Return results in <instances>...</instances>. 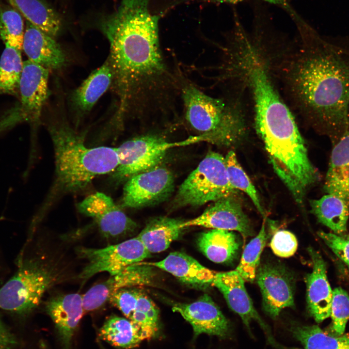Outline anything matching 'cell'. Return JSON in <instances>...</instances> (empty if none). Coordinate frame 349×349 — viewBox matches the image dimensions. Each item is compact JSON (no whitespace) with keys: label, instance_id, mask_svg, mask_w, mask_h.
Returning a JSON list of instances; mask_svg holds the SVG:
<instances>
[{"label":"cell","instance_id":"cell-1","mask_svg":"<svg viewBox=\"0 0 349 349\" xmlns=\"http://www.w3.org/2000/svg\"><path fill=\"white\" fill-rule=\"evenodd\" d=\"M160 17L145 4L127 1L100 20L110 43L107 61L121 116L130 111L145 114L175 110L182 76L172 69L161 50Z\"/></svg>","mask_w":349,"mask_h":349},{"label":"cell","instance_id":"cell-2","mask_svg":"<svg viewBox=\"0 0 349 349\" xmlns=\"http://www.w3.org/2000/svg\"><path fill=\"white\" fill-rule=\"evenodd\" d=\"M299 39L276 55L274 74L296 110L336 143L349 126V49L325 39L301 17Z\"/></svg>","mask_w":349,"mask_h":349},{"label":"cell","instance_id":"cell-3","mask_svg":"<svg viewBox=\"0 0 349 349\" xmlns=\"http://www.w3.org/2000/svg\"><path fill=\"white\" fill-rule=\"evenodd\" d=\"M55 154V176L45 206L63 194L85 189L96 177L112 173L118 165L116 148L87 147L82 135L69 125L50 126Z\"/></svg>","mask_w":349,"mask_h":349},{"label":"cell","instance_id":"cell-4","mask_svg":"<svg viewBox=\"0 0 349 349\" xmlns=\"http://www.w3.org/2000/svg\"><path fill=\"white\" fill-rule=\"evenodd\" d=\"M180 96L185 118L210 143L224 146L238 143L247 131L245 111L240 99L210 96L182 78Z\"/></svg>","mask_w":349,"mask_h":349},{"label":"cell","instance_id":"cell-5","mask_svg":"<svg viewBox=\"0 0 349 349\" xmlns=\"http://www.w3.org/2000/svg\"><path fill=\"white\" fill-rule=\"evenodd\" d=\"M57 279L55 270L39 260L23 262L0 288V308L19 314L31 312Z\"/></svg>","mask_w":349,"mask_h":349},{"label":"cell","instance_id":"cell-6","mask_svg":"<svg viewBox=\"0 0 349 349\" xmlns=\"http://www.w3.org/2000/svg\"><path fill=\"white\" fill-rule=\"evenodd\" d=\"M238 191L229 182L224 157L209 151L180 186L175 202L179 206H202Z\"/></svg>","mask_w":349,"mask_h":349},{"label":"cell","instance_id":"cell-7","mask_svg":"<svg viewBox=\"0 0 349 349\" xmlns=\"http://www.w3.org/2000/svg\"><path fill=\"white\" fill-rule=\"evenodd\" d=\"M203 141H206L203 134L175 142H168L152 135L129 140L116 148L119 163L113 172L112 177L119 181L127 179L133 175L159 166L170 149Z\"/></svg>","mask_w":349,"mask_h":349},{"label":"cell","instance_id":"cell-8","mask_svg":"<svg viewBox=\"0 0 349 349\" xmlns=\"http://www.w3.org/2000/svg\"><path fill=\"white\" fill-rule=\"evenodd\" d=\"M77 253L86 260V266L79 275L84 280L102 272H107L111 276L116 275L150 254L137 237L101 249L80 247Z\"/></svg>","mask_w":349,"mask_h":349},{"label":"cell","instance_id":"cell-9","mask_svg":"<svg viewBox=\"0 0 349 349\" xmlns=\"http://www.w3.org/2000/svg\"><path fill=\"white\" fill-rule=\"evenodd\" d=\"M174 183L172 172L159 166L133 175L124 185L122 206L136 208L162 202L173 193Z\"/></svg>","mask_w":349,"mask_h":349},{"label":"cell","instance_id":"cell-10","mask_svg":"<svg viewBox=\"0 0 349 349\" xmlns=\"http://www.w3.org/2000/svg\"><path fill=\"white\" fill-rule=\"evenodd\" d=\"M255 279L261 293L263 310L271 318L276 319L283 309L294 306L295 280L283 264L262 263Z\"/></svg>","mask_w":349,"mask_h":349},{"label":"cell","instance_id":"cell-11","mask_svg":"<svg viewBox=\"0 0 349 349\" xmlns=\"http://www.w3.org/2000/svg\"><path fill=\"white\" fill-rule=\"evenodd\" d=\"M237 193L219 199L199 216L184 221L185 228L201 226L209 229L236 231L243 237L253 236L254 233L251 222L244 213Z\"/></svg>","mask_w":349,"mask_h":349},{"label":"cell","instance_id":"cell-12","mask_svg":"<svg viewBox=\"0 0 349 349\" xmlns=\"http://www.w3.org/2000/svg\"><path fill=\"white\" fill-rule=\"evenodd\" d=\"M244 282L238 272L234 270L219 272L212 285L222 294L230 309L240 317L250 334L252 335L250 323L255 321L263 330L269 343L275 347L284 349L275 341L269 326L255 309Z\"/></svg>","mask_w":349,"mask_h":349},{"label":"cell","instance_id":"cell-13","mask_svg":"<svg viewBox=\"0 0 349 349\" xmlns=\"http://www.w3.org/2000/svg\"><path fill=\"white\" fill-rule=\"evenodd\" d=\"M191 326L193 339L201 334L216 336L221 339L230 337L231 326L219 307L207 294L189 303H177L172 307Z\"/></svg>","mask_w":349,"mask_h":349},{"label":"cell","instance_id":"cell-14","mask_svg":"<svg viewBox=\"0 0 349 349\" xmlns=\"http://www.w3.org/2000/svg\"><path fill=\"white\" fill-rule=\"evenodd\" d=\"M79 211L92 218L100 232L107 238L121 236L132 231L136 223L109 196L100 192L89 195L78 204Z\"/></svg>","mask_w":349,"mask_h":349},{"label":"cell","instance_id":"cell-15","mask_svg":"<svg viewBox=\"0 0 349 349\" xmlns=\"http://www.w3.org/2000/svg\"><path fill=\"white\" fill-rule=\"evenodd\" d=\"M49 70L27 60L23 62L19 81L20 120L30 122L39 120L43 107L50 92Z\"/></svg>","mask_w":349,"mask_h":349},{"label":"cell","instance_id":"cell-16","mask_svg":"<svg viewBox=\"0 0 349 349\" xmlns=\"http://www.w3.org/2000/svg\"><path fill=\"white\" fill-rule=\"evenodd\" d=\"M312 263V270L306 274V302L308 311L317 322L330 317L333 290L327 275L326 262L313 248H307Z\"/></svg>","mask_w":349,"mask_h":349},{"label":"cell","instance_id":"cell-17","mask_svg":"<svg viewBox=\"0 0 349 349\" xmlns=\"http://www.w3.org/2000/svg\"><path fill=\"white\" fill-rule=\"evenodd\" d=\"M46 310L52 320L61 349H72L74 335L84 313L82 295H59L49 299Z\"/></svg>","mask_w":349,"mask_h":349},{"label":"cell","instance_id":"cell-18","mask_svg":"<svg viewBox=\"0 0 349 349\" xmlns=\"http://www.w3.org/2000/svg\"><path fill=\"white\" fill-rule=\"evenodd\" d=\"M22 50L29 60L49 70L60 69L65 64V55L54 38L27 20Z\"/></svg>","mask_w":349,"mask_h":349},{"label":"cell","instance_id":"cell-19","mask_svg":"<svg viewBox=\"0 0 349 349\" xmlns=\"http://www.w3.org/2000/svg\"><path fill=\"white\" fill-rule=\"evenodd\" d=\"M144 264L158 268L183 282L195 286L212 284L219 273L206 268L191 256L180 252L171 253L160 261Z\"/></svg>","mask_w":349,"mask_h":349},{"label":"cell","instance_id":"cell-20","mask_svg":"<svg viewBox=\"0 0 349 349\" xmlns=\"http://www.w3.org/2000/svg\"><path fill=\"white\" fill-rule=\"evenodd\" d=\"M113 79L112 68L107 60L93 71L70 95L74 112L81 118L88 113L111 86Z\"/></svg>","mask_w":349,"mask_h":349},{"label":"cell","instance_id":"cell-21","mask_svg":"<svg viewBox=\"0 0 349 349\" xmlns=\"http://www.w3.org/2000/svg\"><path fill=\"white\" fill-rule=\"evenodd\" d=\"M323 190L343 199L349 205V126L334 144Z\"/></svg>","mask_w":349,"mask_h":349},{"label":"cell","instance_id":"cell-22","mask_svg":"<svg viewBox=\"0 0 349 349\" xmlns=\"http://www.w3.org/2000/svg\"><path fill=\"white\" fill-rule=\"evenodd\" d=\"M200 251L216 263H230L238 258L241 242L231 231L211 229L202 233L197 239Z\"/></svg>","mask_w":349,"mask_h":349},{"label":"cell","instance_id":"cell-23","mask_svg":"<svg viewBox=\"0 0 349 349\" xmlns=\"http://www.w3.org/2000/svg\"><path fill=\"white\" fill-rule=\"evenodd\" d=\"M184 221L167 217H159L149 221L137 236L150 253L167 249L177 239L183 230Z\"/></svg>","mask_w":349,"mask_h":349},{"label":"cell","instance_id":"cell-24","mask_svg":"<svg viewBox=\"0 0 349 349\" xmlns=\"http://www.w3.org/2000/svg\"><path fill=\"white\" fill-rule=\"evenodd\" d=\"M311 212L318 221L334 233L347 231L349 218V205L340 197L326 193L320 198L310 201Z\"/></svg>","mask_w":349,"mask_h":349},{"label":"cell","instance_id":"cell-25","mask_svg":"<svg viewBox=\"0 0 349 349\" xmlns=\"http://www.w3.org/2000/svg\"><path fill=\"white\" fill-rule=\"evenodd\" d=\"M29 21L54 38L60 32L62 21L58 14L42 0H7Z\"/></svg>","mask_w":349,"mask_h":349},{"label":"cell","instance_id":"cell-26","mask_svg":"<svg viewBox=\"0 0 349 349\" xmlns=\"http://www.w3.org/2000/svg\"><path fill=\"white\" fill-rule=\"evenodd\" d=\"M98 335L101 340L122 349L135 348L144 340L140 331L130 319L116 315L105 320Z\"/></svg>","mask_w":349,"mask_h":349},{"label":"cell","instance_id":"cell-27","mask_svg":"<svg viewBox=\"0 0 349 349\" xmlns=\"http://www.w3.org/2000/svg\"><path fill=\"white\" fill-rule=\"evenodd\" d=\"M289 330L304 349H349V338L330 334L317 325H294Z\"/></svg>","mask_w":349,"mask_h":349},{"label":"cell","instance_id":"cell-28","mask_svg":"<svg viewBox=\"0 0 349 349\" xmlns=\"http://www.w3.org/2000/svg\"><path fill=\"white\" fill-rule=\"evenodd\" d=\"M159 310L153 301L140 292L137 307L130 320L140 331L145 340L162 337Z\"/></svg>","mask_w":349,"mask_h":349},{"label":"cell","instance_id":"cell-29","mask_svg":"<svg viewBox=\"0 0 349 349\" xmlns=\"http://www.w3.org/2000/svg\"><path fill=\"white\" fill-rule=\"evenodd\" d=\"M5 45L0 59V94L15 95L23 69L21 51Z\"/></svg>","mask_w":349,"mask_h":349},{"label":"cell","instance_id":"cell-30","mask_svg":"<svg viewBox=\"0 0 349 349\" xmlns=\"http://www.w3.org/2000/svg\"><path fill=\"white\" fill-rule=\"evenodd\" d=\"M25 28L21 14L10 4L0 2V36L4 44L21 51Z\"/></svg>","mask_w":349,"mask_h":349},{"label":"cell","instance_id":"cell-31","mask_svg":"<svg viewBox=\"0 0 349 349\" xmlns=\"http://www.w3.org/2000/svg\"><path fill=\"white\" fill-rule=\"evenodd\" d=\"M267 238L264 222L258 234L245 247L235 270L245 281L253 282L254 280Z\"/></svg>","mask_w":349,"mask_h":349},{"label":"cell","instance_id":"cell-32","mask_svg":"<svg viewBox=\"0 0 349 349\" xmlns=\"http://www.w3.org/2000/svg\"><path fill=\"white\" fill-rule=\"evenodd\" d=\"M228 179L231 185L236 190L245 192L251 199L260 213L265 216L257 191L245 172L239 163L236 154L230 151L224 157Z\"/></svg>","mask_w":349,"mask_h":349},{"label":"cell","instance_id":"cell-33","mask_svg":"<svg viewBox=\"0 0 349 349\" xmlns=\"http://www.w3.org/2000/svg\"><path fill=\"white\" fill-rule=\"evenodd\" d=\"M330 317L333 331L336 335H343L349 320V295L341 287L333 290Z\"/></svg>","mask_w":349,"mask_h":349},{"label":"cell","instance_id":"cell-34","mask_svg":"<svg viewBox=\"0 0 349 349\" xmlns=\"http://www.w3.org/2000/svg\"><path fill=\"white\" fill-rule=\"evenodd\" d=\"M140 293L136 289L121 288L113 291L109 300L130 319L137 307Z\"/></svg>","mask_w":349,"mask_h":349},{"label":"cell","instance_id":"cell-35","mask_svg":"<svg viewBox=\"0 0 349 349\" xmlns=\"http://www.w3.org/2000/svg\"><path fill=\"white\" fill-rule=\"evenodd\" d=\"M270 245L276 255L287 258L295 254L298 243L296 236L292 233L286 230H280L273 235Z\"/></svg>","mask_w":349,"mask_h":349},{"label":"cell","instance_id":"cell-36","mask_svg":"<svg viewBox=\"0 0 349 349\" xmlns=\"http://www.w3.org/2000/svg\"><path fill=\"white\" fill-rule=\"evenodd\" d=\"M318 236L349 269V235L319 231Z\"/></svg>","mask_w":349,"mask_h":349},{"label":"cell","instance_id":"cell-37","mask_svg":"<svg viewBox=\"0 0 349 349\" xmlns=\"http://www.w3.org/2000/svg\"><path fill=\"white\" fill-rule=\"evenodd\" d=\"M112 293L106 281L92 287L82 295V304L85 312L94 311L101 307Z\"/></svg>","mask_w":349,"mask_h":349},{"label":"cell","instance_id":"cell-38","mask_svg":"<svg viewBox=\"0 0 349 349\" xmlns=\"http://www.w3.org/2000/svg\"><path fill=\"white\" fill-rule=\"evenodd\" d=\"M16 343L15 336L4 325L0 317V349H12Z\"/></svg>","mask_w":349,"mask_h":349},{"label":"cell","instance_id":"cell-39","mask_svg":"<svg viewBox=\"0 0 349 349\" xmlns=\"http://www.w3.org/2000/svg\"><path fill=\"white\" fill-rule=\"evenodd\" d=\"M346 337L349 338V333H347L345 335Z\"/></svg>","mask_w":349,"mask_h":349}]
</instances>
